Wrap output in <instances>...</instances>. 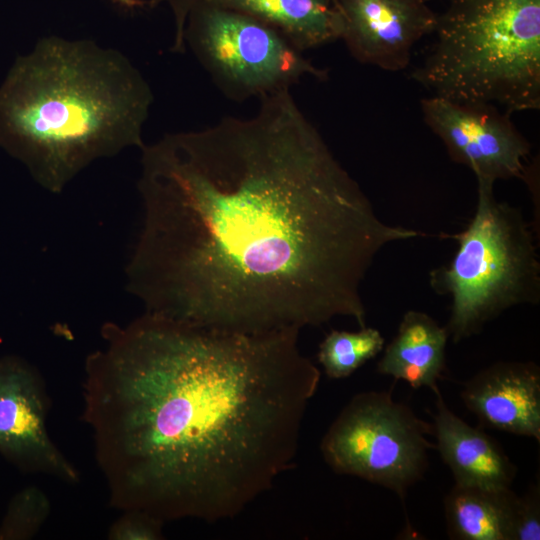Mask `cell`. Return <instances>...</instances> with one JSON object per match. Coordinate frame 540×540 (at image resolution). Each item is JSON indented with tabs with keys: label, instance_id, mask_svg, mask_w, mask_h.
I'll list each match as a JSON object with an SVG mask.
<instances>
[{
	"label": "cell",
	"instance_id": "6da1fadb",
	"mask_svg": "<svg viewBox=\"0 0 540 540\" xmlns=\"http://www.w3.org/2000/svg\"><path fill=\"white\" fill-rule=\"evenodd\" d=\"M144 145L143 223L127 267L147 314L257 334L353 318L389 244L425 236L382 220L290 89Z\"/></svg>",
	"mask_w": 540,
	"mask_h": 540
},
{
	"label": "cell",
	"instance_id": "7a4b0ae2",
	"mask_svg": "<svg viewBox=\"0 0 540 540\" xmlns=\"http://www.w3.org/2000/svg\"><path fill=\"white\" fill-rule=\"evenodd\" d=\"M300 330L222 331L145 313L102 328L85 362L84 422L122 511L233 518L294 464L320 371Z\"/></svg>",
	"mask_w": 540,
	"mask_h": 540
},
{
	"label": "cell",
	"instance_id": "3957f363",
	"mask_svg": "<svg viewBox=\"0 0 540 540\" xmlns=\"http://www.w3.org/2000/svg\"><path fill=\"white\" fill-rule=\"evenodd\" d=\"M153 93L121 52L91 40L40 39L0 86V146L60 193L97 159L144 147Z\"/></svg>",
	"mask_w": 540,
	"mask_h": 540
},
{
	"label": "cell",
	"instance_id": "277c9868",
	"mask_svg": "<svg viewBox=\"0 0 540 540\" xmlns=\"http://www.w3.org/2000/svg\"><path fill=\"white\" fill-rule=\"evenodd\" d=\"M411 78L433 96L512 114L540 108V0H446Z\"/></svg>",
	"mask_w": 540,
	"mask_h": 540
},
{
	"label": "cell",
	"instance_id": "5b68a950",
	"mask_svg": "<svg viewBox=\"0 0 540 540\" xmlns=\"http://www.w3.org/2000/svg\"><path fill=\"white\" fill-rule=\"evenodd\" d=\"M477 179V204L452 259L429 272V284L450 298L445 326L454 343L474 336L506 310L540 302L535 237L520 208L499 201L491 180Z\"/></svg>",
	"mask_w": 540,
	"mask_h": 540
},
{
	"label": "cell",
	"instance_id": "8992f818",
	"mask_svg": "<svg viewBox=\"0 0 540 540\" xmlns=\"http://www.w3.org/2000/svg\"><path fill=\"white\" fill-rule=\"evenodd\" d=\"M184 43L233 101L290 89L305 75L328 79V70L315 66L274 28L204 0L188 14Z\"/></svg>",
	"mask_w": 540,
	"mask_h": 540
},
{
	"label": "cell",
	"instance_id": "52a82bcc",
	"mask_svg": "<svg viewBox=\"0 0 540 540\" xmlns=\"http://www.w3.org/2000/svg\"><path fill=\"white\" fill-rule=\"evenodd\" d=\"M433 426L385 391L356 394L322 438L320 450L336 473L359 477L403 499L428 464Z\"/></svg>",
	"mask_w": 540,
	"mask_h": 540
},
{
	"label": "cell",
	"instance_id": "ba28073f",
	"mask_svg": "<svg viewBox=\"0 0 540 540\" xmlns=\"http://www.w3.org/2000/svg\"><path fill=\"white\" fill-rule=\"evenodd\" d=\"M423 118L442 140L450 158L476 178L525 179L528 140L510 114L489 104L464 103L438 96L421 100Z\"/></svg>",
	"mask_w": 540,
	"mask_h": 540
},
{
	"label": "cell",
	"instance_id": "9c48e42d",
	"mask_svg": "<svg viewBox=\"0 0 540 540\" xmlns=\"http://www.w3.org/2000/svg\"><path fill=\"white\" fill-rule=\"evenodd\" d=\"M48 396L39 372L14 356L0 359V454L19 469L70 484L80 475L47 430Z\"/></svg>",
	"mask_w": 540,
	"mask_h": 540
},
{
	"label": "cell",
	"instance_id": "30bf717a",
	"mask_svg": "<svg viewBox=\"0 0 540 540\" xmlns=\"http://www.w3.org/2000/svg\"><path fill=\"white\" fill-rule=\"evenodd\" d=\"M338 10L350 54L387 71L405 69L416 42L437 24L426 0H338Z\"/></svg>",
	"mask_w": 540,
	"mask_h": 540
},
{
	"label": "cell",
	"instance_id": "8fae6325",
	"mask_svg": "<svg viewBox=\"0 0 540 540\" xmlns=\"http://www.w3.org/2000/svg\"><path fill=\"white\" fill-rule=\"evenodd\" d=\"M482 426L540 440V368L500 361L475 374L461 393Z\"/></svg>",
	"mask_w": 540,
	"mask_h": 540
},
{
	"label": "cell",
	"instance_id": "7c38bea8",
	"mask_svg": "<svg viewBox=\"0 0 540 540\" xmlns=\"http://www.w3.org/2000/svg\"><path fill=\"white\" fill-rule=\"evenodd\" d=\"M433 433L444 463L452 472L455 484L491 489L511 488L516 467L501 446L480 428L472 427L454 414L444 402L439 389Z\"/></svg>",
	"mask_w": 540,
	"mask_h": 540
},
{
	"label": "cell",
	"instance_id": "4fadbf2b",
	"mask_svg": "<svg viewBox=\"0 0 540 540\" xmlns=\"http://www.w3.org/2000/svg\"><path fill=\"white\" fill-rule=\"evenodd\" d=\"M448 338L445 326H440L431 316L408 310L395 337L385 347L377 370L407 382L414 389L427 386L434 392L445 370Z\"/></svg>",
	"mask_w": 540,
	"mask_h": 540
},
{
	"label": "cell",
	"instance_id": "5bb4252c",
	"mask_svg": "<svg viewBox=\"0 0 540 540\" xmlns=\"http://www.w3.org/2000/svg\"><path fill=\"white\" fill-rule=\"evenodd\" d=\"M274 28L301 52L341 38L342 16L332 0H204Z\"/></svg>",
	"mask_w": 540,
	"mask_h": 540
},
{
	"label": "cell",
	"instance_id": "9a60e30c",
	"mask_svg": "<svg viewBox=\"0 0 540 540\" xmlns=\"http://www.w3.org/2000/svg\"><path fill=\"white\" fill-rule=\"evenodd\" d=\"M517 499L511 488L455 484L444 500L449 536L457 540H512Z\"/></svg>",
	"mask_w": 540,
	"mask_h": 540
},
{
	"label": "cell",
	"instance_id": "2e32d148",
	"mask_svg": "<svg viewBox=\"0 0 540 540\" xmlns=\"http://www.w3.org/2000/svg\"><path fill=\"white\" fill-rule=\"evenodd\" d=\"M384 344V337L373 327L355 332L331 330L319 344L317 358L329 378L342 379L378 355Z\"/></svg>",
	"mask_w": 540,
	"mask_h": 540
},
{
	"label": "cell",
	"instance_id": "e0dca14e",
	"mask_svg": "<svg viewBox=\"0 0 540 540\" xmlns=\"http://www.w3.org/2000/svg\"><path fill=\"white\" fill-rule=\"evenodd\" d=\"M51 511L43 490L28 486L10 500L0 524V540H29L42 528Z\"/></svg>",
	"mask_w": 540,
	"mask_h": 540
},
{
	"label": "cell",
	"instance_id": "ac0fdd59",
	"mask_svg": "<svg viewBox=\"0 0 540 540\" xmlns=\"http://www.w3.org/2000/svg\"><path fill=\"white\" fill-rule=\"evenodd\" d=\"M164 522L139 510H127L110 527L109 540H160Z\"/></svg>",
	"mask_w": 540,
	"mask_h": 540
},
{
	"label": "cell",
	"instance_id": "d6986e66",
	"mask_svg": "<svg viewBox=\"0 0 540 540\" xmlns=\"http://www.w3.org/2000/svg\"><path fill=\"white\" fill-rule=\"evenodd\" d=\"M540 539V486H532L518 496L515 508L512 540Z\"/></svg>",
	"mask_w": 540,
	"mask_h": 540
},
{
	"label": "cell",
	"instance_id": "ffe728a7",
	"mask_svg": "<svg viewBox=\"0 0 540 540\" xmlns=\"http://www.w3.org/2000/svg\"><path fill=\"white\" fill-rule=\"evenodd\" d=\"M198 0H146V5L149 7H157L161 4L166 5L173 16L174 20V41L172 47L176 50H181L184 47V29L188 14L193 5ZM334 5L338 7V0H332Z\"/></svg>",
	"mask_w": 540,
	"mask_h": 540
},
{
	"label": "cell",
	"instance_id": "44dd1931",
	"mask_svg": "<svg viewBox=\"0 0 540 540\" xmlns=\"http://www.w3.org/2000/svg\"><path fill=\"white\" fill-rule=\"evenodd\" d=\"M117 5L128 9L133 10L136 8H141L146 6V0H113Z\"/></svg>",
	"mask_w": 540,
	"mask_h": 540
}]
</instances>
